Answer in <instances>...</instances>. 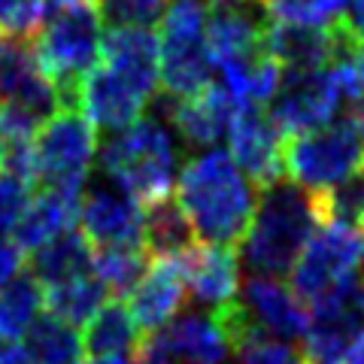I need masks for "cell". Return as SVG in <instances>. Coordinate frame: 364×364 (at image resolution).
Here are the masks:
<instances>
[{
    "mask_svg": "<svg viewBox=\"0 0 364 364\" xmlns=\"http://www.w3.org/2000/svg\"><path fill=\"white\" fill-rule=\"evenodd\" d=\"M352 67H355V76H358L361 91H364V46H358V49L352 52Z\"/></svg>",
    "mask_w": 364,
    "mask_h": 364,
    "instance_id": "8d00e7d4",
    "label": "cell"
},
{
    "mask_svg": "<svg viewBox=\"0 0 364 364\" xmlns=\"http://www.w3.org/2000/svg\"><path fill=\"white\" fill-rule=\"evenodd\" d=\"M128 310L134 316V325L140 334H152L164 328L170 318L179 316L182 304L188 298L186 279H182L176 258H155L146 277L136 282L128 294Z\"/></svg>",
    "mask_w": 364,
    "mask_h": 364,
    "instance_id": "2e32d148",
    "label": "cell"
},
{
    "mask_svg": "<svg viewBox=\"0 0 364 364\" xmlns=\"http://www.w3.org/2000/svg\"><path fill=\"white\" fill-rule=\"evenodd\" d=\"M234 164L249 176V182L261 191L286 176L282 170V143L286 136L270 122L264 107H240L228 131Z\"/></svg>",
    "mask_w": 364,
    "mask_h": 364,
    "instance_id": "ba28073f",
    "label": "cell"
},
{
    "mask_svg": "<svg viewBox=\"0 0 364 364\" xmlns=\"http://www.w3.org/2000/svg\"><path fill=\"white\" fill-rule=\"evenodd\" d=\"M31 37V52L58 88L61 109H79V82L100 61L104 21L97 6H55Z\"/></svg>",
    "mask_w": 364,
    "mask_h": 364,
    "instance_id": "277c9868",
    "label": "cell"
},
{
    "mask_svg": "<svg viewBox=\"0 0 364 364\" xmlns=\"http://www.w3.org/2000/svg\"><path fill=\"white\" fill-rule=\"evenodd\" d=\"M79 222L95 249L143 243V207L116 182L88 191L79 203Z\"/></svg>",
    "mask_w": 364,
    "mask_h": 364,
    "instance_id": "8fae6325",
    "label": "cell"
},
{
    "mask_svg": "<svg viewBox=\"0 0 364 364\" xmlns=\"http://www.w3.org/2000/svg\"><path fill=\"white\" fill-rule=\"evenodd\" d=\"M240 107L243 104H237L219 82H210L191 97L167 100V116L173 119V128L188 146L213 149V146L228 140V131H231V122Z\"/></svg>",
    "mask_w": 364,
    "mask_h": 364,
    "instance_id": "7c38bea8",
    "label": "cell"
},
{
    "mask_svg": "<svg viewBox=\"0 0 364 364\" xmlns=\"http://www.w3.org/2000/svg\"><path fill=\"white\" fill-rule=\"evenodd\" d=\"M195 243L198 234L173 195L143 203V246L152 258H176Z\"/></svg>",
    "mask_w": 364,
    "mask_h": 364,
    "instance_id": "44dd1931",
    "label": "cell"
},
{
    "mask_svg": "<svg viewBox=\"0 0 364 364\" xmlns=\"http://www.w3.org/2000/svg\"><path fill=\"white\" fill-rule=\"evenodd\" d=\"M43 310V286L31 273H18L16 279H9L0 289V340L18 343Z\"/></svg>",
    "mask_w": 364,
    "mask_h": 364,
    "instance_id": "484cf974",
    "label": "cell"
},
{
    "mask_svg": "<svg viewBox=\"0 0 364 364\" xmlns=\"http://www.w3.org/2000/svg\"><path fill=\"white\" fill-rule=\"evenodd\" d=\"M107 301H109V291L95 273H82V277L55 282V286H43L46 313H52L55 318H61V322L73 328L85 325Z\"/></svg>",
    "mask_w": 364,
    "mask_h": 364,
    "instance_id": "cb8c5ba5",
    "label": "cell"
},
{
    "mask_svg": "<svg viewBox=\"0 0 364 364\" xmlns=\"http://www.w3.org/2000/svg\"><path fill=\"white\" fill-rule=\"evenodd\" d=\"M49 16V0H0V33L28 40Z\"/></svg>",
    "mask_w": 364,
    "mask_h": 364,
    "instance_id": "4dcf8cb0",
    "label": "cell"
},
{
    "mask_svg": "<svg viewBox=\"0 0 364 364\" xmlns=\"http://www.w3.org/2000/svg\"><path fill=\"white\" fill-rule=\"evenodd\" d=\"M0 107L25 109L40 122L61 109L58 88L33 58L31 46L13 37L6 40L4 55H0Z\"/></svg>",
    "mask_w": 364,
    "mask_h": 364,
    "instance_id": "30bf717a",
    "label": "cell"
},
{
    "mask_svg": "<svg viewBox=\"0 0 364 364\" xmlns=\"http://www.w3.org/2000/svg\"><path fill=\"white\" fill-rule=\"evenodd\" d=\"M264 16L286 25H331L343 0H258Z\"/></svg>",
    "mask_w": 364,
    "mask_h": 364,
    "instance_id": "f1b7e54d",
    "label": "cell"
},
{
    "mask_svg": "<svg viewBox=\"0 0 364 364\" xmlns=\"http://www.w3.org/2000/svg\"><path fill=\"white\" fill-rule=\"evenodd\" d=\"M264 49L282 73H310L322 70L337 58H352V49L331 25L270 21L264 31Z\"/></svg>",
    "mask_w": 364,
    "mask_h": 364,
    "instance_id": "9c48e42d",
    "label": "cell"
},
{
    "mask_svg": "<svg viewBox=\"0 0 364 364\" xmlns=\"http://www.w3.org/2000/svg\"><path fill=\"white\" fill-rule=\"evenodd\" d=\"M0 149H4V119H0Z\"/></svg>",
    "mask_w": 364,
    "mask_h": 364,
    "instance_id": "ab89813d",
    "label": "cell"
},
{
    "mask_svg": "<svg viewBox=\"0 0 364 364\" xmlns=\"http://www.w3.org/2000/svg\"><path fill=\"white\" fill-rule=\"evenodd\" d=\"M146 104L149 100L140 97L124 79H119L100 61L79 82V109L95 124V131H104V134L124 131L128 124L140 119Z\"/></svg>",
    "mask_w": 364,
    "mask_h": 364,
    "instance_id": "5bb4252c",
    "label": "cell"
},
{
    "mask_svg": "<svg viewBox=\"0 0 364 364\" xmlns=\"http://www.w3.org/2000/svg\"><path fill=\"white\" fill-rule=\"evenodd\" d=\"M28 200H31V186H25L21 179L0 170V237L13 234V228L21 219V213H25Z\"/></svg>",
    "mask_w": 364,
    "mask_h": 364,
    "instance_id": "d6a6232c",
    "label": "cell"
},
{
    "mask_svg": "<svg viewBox=\"0 0 364 364\" xmlns=\"http://www.w3.org/2000/svg\"><path fill=\"white\" fill-rule=\"evenodd\" d=\"M364 252V228L322 222L310 234V240L301 249L294 267L289 270L291 291L304 304H313L316 298L346 279L349 273L358 270V261Z\"/></svg>",
    "mask_w": 364,
    "mask_h": 364,
    "instance_id": "8992f818",
    "label": "cell"
},
{
    "mask_svg": "<svg viewBox=\"0 0 364 364\" xmlns=\"http://www.w3.org/2000/svg\"><path fill=\"white\" fill-rule=\"evenodd\" d=\"M170 0H97L100 21L109 28H152Z\"/></svg>",
    "mask_w": 364,
    "mask_h": 364,
    "instance_id": "f546056e",
    "label": "cell"
},
{
    "mask_svg": "<svg viewBox=\"0 0 364 364\" xmlns=\"http://www.w3.org/2000/svg\"><path fill=\"white\" fill-rule=\"evenodd\" d=\"M173 364H228L234 355L213 313L173 316L161 328Z\"/></svg>",
    "mask_w": 364,
    "mask_h": 364,
    "instance_id": "d6986e66",
    "label": "cell"
},
{
    "mask_svg": "<svg viewBox=\"0 0 364 364\" xmlns=\"http://www.w3.org/2000/svg\"><path fill=\"white\" fill-rule=\"evenodd\" d=\"M237 364H306L301 349H294L286 340L258 337L243 349H237Z\"/></svg>",
    "mask_w": 364,
    "mask_h": 364,
    "instance_id": "1f68e13d",
    "label": "cell"
},
{
    "mask_svg": "<svg viewBox=\"0 0 364 364\" xmlns=\"http://www.w3.org/2000/svg\"><path fill=\"white\" fill-rule=\"evenodd\" d=\"M31 277L40 286H55V282L82 277L95 267V246L88 243V237L82 231H64L58 237H52L49 243H43L40 249L31 252Z\"/></svg>",
    "mask_w": 364,
    "mask_h": 364,
    "instance_id": "ffe728a7",
    "label": "cell"
},
{
    "mask_svg": "<svg viewBox=\"0 0 364 364\" xmlns=\"http://www.w3.org/2000/svg\"><path fill=\"white\" fill-rule=\"evenodd\" d=\"M340 104L343 97L331 76V67H322L310 73H282L277 95L264 109L282 136H294L331 122Z\"/></svg>",
    "mask_w": 364,
    "mask_h": 364,
    "instance_id": "52a82bcc",
    "label": "cell"
},
{
    "mask_svg": "<svg viewBox=\"0 0 364 364\" xmlns=\"http://www.w3.org/2000/svg\"><path fill=\"white\" fill-rule=\"evenodd\" d=\"M240 291H243L240 301L249 310V316H252V322L261 328V334L279 337L286 343L301 340L306 334V328H310L306 304L282 279L249 277Z\"/></svg>",
    "mask_w": 364,
    "mask_h": 364,
    "instance_id": "9a60e30c",
    "label": "cell"
},
{
    "mask_svg": "<svg viewBox=\"0 0 364 364\" xmlns=\"http://www.w3.org/2000/svg\"><path fill=\"white\" fill-rule=\"evenodd\" d=\"M136 343H140V331H136L134 316L128 304H122V298H109L85 322L82 349L91 358L124 355V352H134Z\"/></svg>",
    "mask_w": 364,
    "mask_h": 364,
    "instance_id": "603a6c76",
    "label": "cell"
},
{
    "mask_svg": "<svg viewBox=\"0 0 364 364\" xmlns=\"http://www.w3.org/2000/svg\"><path fill=\"white\" fill-rule=\"evenodd\" d=\"M21 340H25V352L33 364H85L79 331L52 313H40Z\"/></svg>",
    "mask_w": 364,
    "mask_h": 364,
    "instance_id": "d4e9b609",
    "label": "cell"
},
{
    "mask_svg": "<svg viewBox=\"0 0 364 364\" xmlns=\"http://www.w3.org/2000/svg\"><path fill=\"white\" fill-rule=\"evenodd\" d=\"M97 131L79 109H58L33 134V161L43 188H82L97 158Z\"/></svg>",
    "mask_w": 364,
    "mask_h": 364,
    "instance_id": "5b68a950",
    "label": "cell"
},
{
    "mask_svg": "<svg viewBox=\"0 0 364 364\" xmlns=\"http://www.w3.org/2000/svg\"><path fill=\"white\" fill-rule=\"evenodd\" d=\"M0 364H33V361H31V355L25 352V346L4 343V346H0Z\"/></svg>",
    "mask_w": 364,
    "mask_h": 364,
    "instance_id": "d590c367",
    "label": "cell"
},
{
    "mask_svg": "<svg viewBox=\"0 0 364 364\" xmlns=\"http://www.w3.org/2000/svg\"><path fill=\"white\" fill-rule=\"evenodd\" d=\"M82 188H43L37 198L31 195L25 213L13 228V243L21 252H33L52 237H58L79 222Z\"/></svg>",
    "mask_w": 364,
    "mask_h": 364,
    "instance_id": "ac0fdd59",
    "label": "cell"
},
{
    "mask_svg": "<svg viewBox=\"0 0 364 364\" xmlns=\"http://www.w3.org/2000/svg\"><path fill=\"white\" fill-rule=\"evenodd\" d=\"M100 64L152 100L158 88V37L152 28H109L100 43Z\"/></svg>",
    "mask_w": 364,
    "mask_h": 364,
    "instance_id": "e0dca14e",
    "label": "cell"
},
{
    "mask_svg": "<svg viewBox=\"0 0 364 364\" xmlns=\"http://www.w3.org/2000/svg\"><path fill=\"white\" fill-rule=\"evenodd\" d=\"M91 364H131V361H124V355H104V358H91Z\"/></svg>",
    "mask_w": 364,
    "mask_h": 364,
    "instance_id": "74e56055",
    "label": "cell"
},
{
    "mask_svg": "<svg viewBox=\"0 0 364 364\" xmlns=\"http://www.w3.org/2000/svg\"><path fill=\"white\" fill-rule=\"evenodd\" d=\"M358 270H361V273H358V277L364 279V252H361V261H358Z\"/></svg>",
    "mask_w": 364,
    "mask_h": 364,
    "instance_id": "f35d334b",
    "label": "cell"
},
{
    "mask_svg": "<svg viewBox=\"0 0 364 364\" xmlns=\"http://www.w3.org/2000/svg\"><path fill=\"white\" fill-rule=\"evenodd\" d=\"M255 186L234 164L228 149H207L182 164L176 200L186 210L200 243L237 246L255 213Z\"/></svg>",
    "mask_w": 364,
    "mask_h": 364,
    "instance_id": "6da1fadb",
    "label": "cell"
},
{
    "mask_svg": "<svg viewBox=\"0 0 364 364\" xmlns=\"http://www.w3.org/2000/svg\"><path fill=\"white\" fill-rule=\"evenodd\" d=\"M318 225L322 215L313 191L286 176L277 179L273 186L261 188V200L255 203L252 222L240 240L243 267L252 277L286 279Z\"/></svg>",
    "mask_w": 364,
    "mask_h": 364,
    "instance_id": "7a4b0ae2",
    "label": "cell"
},
{
    "mask_svg": "<svg viewBox=\"0 0 364 364\" xmlns=\"http://www.w3.org/2000/svg\"><path fill=\"white\" fill-rule=\"evenodd\" d=\"M215 67L222 73V88L243 107H267L282 79L279 64L270 58L267 49H258L252 55H243V58Z\"/></svg>",
    "mask_w": 364,
    "mask_h": 364,
    "instance_id": "7402d4cb",
    "label": "cell"
},
{
    "mask_svg": "<svg viewBox=\"0 0 364 364\" xmlns=\"http://www.w3.org/2000/svg\"><path fill=\"white\" fill-rule=\"evenodd\" d=\"M316 200L322 222L364 228V167L358 173L346 176L343 182H337V186L318 191Z\"/></svg>",
    "mask_w": 364,
    "mask_h": 364,
    "instance_id": "83f0119b",
    "label": "cell"
},
{
    "mask_svg": "<svg viewBox=\"0 0 364 364\" xmlns=\"http://www.w3.org/2000/svg\"><path fill=\"white\" fill-rule=\"evenodd\" d=\"M182 279H186L188 294L203 306H222L237 298L240 291V258L234 246H215V243H195L176 255Z\"/></svg>",
    "mask_w": 364,
    "mask_h": 364,
    "instance_id": "4fadbf2b",
    "label": "cell"
},
{
    "mask_svg": "<svg viewBox=\"0 0 364 364\" xmlns=\"http://www.w3.org/2000/svg\"><path fill=\"white\" fill-rule=\"evenodd\" d=\"M97 161L104 176L143 207L173 195L179 146L158 119H136L124 131L109 134L104 146H97Z\"/></svg>",
    "mask_w": 364,
    "mask_h": 364,
    "instance_id": "3957f363",
    "label": "cell"
},
{
    "mask_svg": "<svg viewBox=\"0 0 364 364\" xmlns=\"http://www.w3.org/2000/svg\"><path fill=\"white\" fill-rule=\"evenodd\" d=\"M149 264H152V255L146 252L143 243L100 246L95 249V267H91V273L104 282V289L112 298H124L146 277Z\"/></svg>",
    "mask_w": 364,
    "mask_h": 364,
    "instance_id": "4316f807",
    "label": "cell"
},
{
    "mask_svg": "<svg viewBox=\"0 0 364 364\" xmlns=\"http://www.w3.org/2000/svg\"><path fill=\"white\" fill-rule=\"evenodd\" d=\"M21 267H25V252H21L9 237H0V289H4L9 279H16Z\"/></svg>",
    "mask_w": 364,
    "mask_h": 364,
    "instance_id": "836d02e7",
    "label": "cell"
},
{
    "mask_svg": "<svg viewBox=\"0 0 364 364\" xmlns=\"http://www.w3.org/2000/svg\"><path fill=\"white\" fill-rule=\"evenodd\" d=\"M337 364H364V328H361V331L352 334V340L346 343L343 355H340V361H337Z\"/></svg>",
    "mask_w": 364,
    "mask_h": 364,
    "instance_id": "e575fe53",
    "label": "cell"
}]
</instances>
